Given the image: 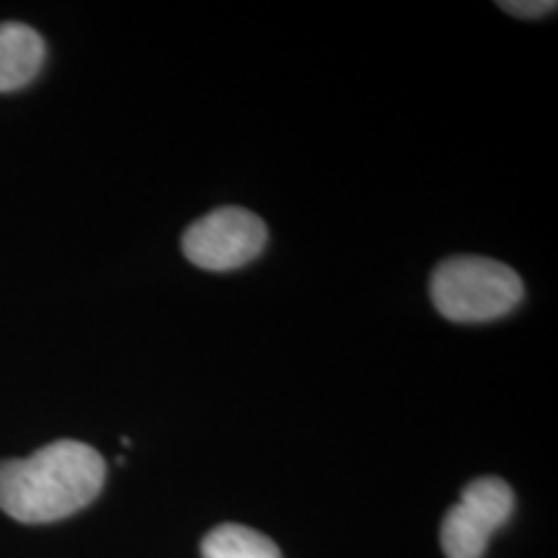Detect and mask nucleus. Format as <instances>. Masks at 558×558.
<instances>
[{
    "mask_svg": "<svg viewBox=\"0 0 558 558\" xmlns=\"http://www.w3.org/2000/svg\"><path fill=\"white\" fill-rule=\"evenodd\" d=\"M107 463L86 442L60 439L29 458L0 463V509L26 525L58 522L101 494Z\"/></svg>",
    "mask_w": 558,
    "mask_h": 558,
    "instance_id": "obj_1",
    "label": "nucleus"
},
{
    "mask_svg": "<svg viewBox=\"0 0 558 558\" xmlns=\"http://www.w3.org/2000/svg\"><path fill=\"white\" fill-rule=\"evenodd\" d=\"M432 303L452 324H484L512 313L525 288L518 271L486 256H452L435 269Z\"/></svg>",
    "mask_w": 558,
    "mask_h": 558,
    "instance_id": "obj_2",
    "label": "nucleus"
},
{
    "mask_svg": "<svg viewBox=\"0 0 558 558\" xmlns=\"http://www.w3.org/2000/svg\"><path fill=\"white\" fill-rule=\"evenodd\" d=\"M267 246V226L243 207H220L199 218L181 239L184 256L207 271H230L254 262Z\"/></svg>",
    "mask_w": 558,
    "mask_h": 558,
    "instance_id": "obj_3",
    "label": "nucleus"
},
{
    "mask_svg": "<svg viewBox=\"0 0 558 558\" xmlns=\"http://www.w3.org/2000/svg\"><path fill=\"white\" fill-rule=\"evenodd\" d=\"M514 494L507 481L486 476L471 481L460 501L445 514L439 543L448 558H481L497 530L512 518Z\"/></svg>",
    "mask_w": 558,
    "mask_h": 558,
    "instance_id": "obj_4",
    "label": "nucleus"
},
{
    "mask_svg": "<svg viewBox=\"0 0 558 558\" xmlns=\"http://www.w3.org/2000/svg\"><path fill=\"white\" fill-rule=\"evenodd\" d=\"M47 47L32 26L0 24V94H11L37 78V73L45 65Z\"/></svg>",
    "mask_w": 558,
    "mask_h": 558,
    "instance_id": "obj_5",
    "label": "nucleus"
},
{
    "mask_svg": "<svg viewBox=\"0 0 558 558\" xmlns=\"http://www.w3.org/2000/svg\"><path fill=\"white\" fill-rule=\"evenodd\" d=\"M202 558H282L267 535L246 525H220L202 541Z\"/></svg>",
    "mask_w": 558,
    "mask_h": 558,
    "instance_id": "obj_6",
    "label": "nucleus"
},
{
    "mask_svg": "<svg viewBox=\"0 0 558 558\" xmlns=\"http://www.w3.org/2000/svg\"><path fill=\"white\" fill-rule=\"evenodd\" d=\"M501 9L514 13V16H546V13L556 11V3H548V0H535V3H518V0H509V3H499Z\"/></svg>",
    "mask_w": 558,
    "mask_h": 558,
    "instance_id": "obj_7",
    "label": "nucleus"
}]
</instances>
